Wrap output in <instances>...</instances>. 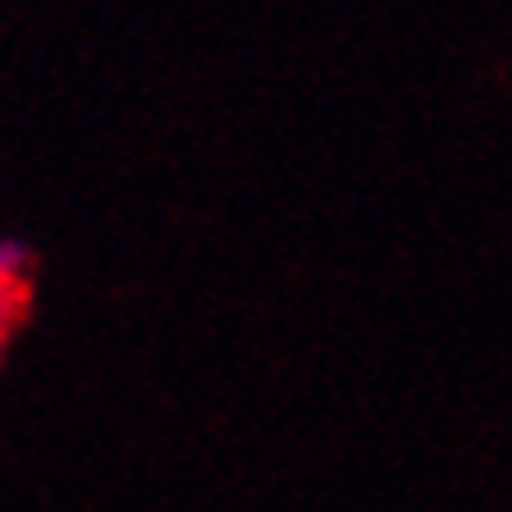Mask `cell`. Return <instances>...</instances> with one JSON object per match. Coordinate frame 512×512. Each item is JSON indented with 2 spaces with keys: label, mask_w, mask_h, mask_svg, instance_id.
I'll return each instance as SVG.
<instances>
[{
  "label": "cell",
  "mask_w": 512,
  "mask_h": 512,
  "mask_svg": "<svg viewBox=\"0 0 512 512\" xmlns=\"http://www.w3.org/2000/svg\"><path fill=\"white\" fill-rule=\"evenodd\" d=\"M15 315H19V282H0V343L15 329Z\"/></svg>",
  "instance_id": "cell-1"
},
{
  "label": "cell",
  "mask_w": 512,
  "mask_h": 512,
  "mask_svg": "<svg viewBox=\"0 0 512 512\" xmlns=\"http://www.w3.org/2000/svg\"><path fill=\"white\" fill-rule=\"evenodd\" d=\"M19 268H24V245L0 240V282H19Z\"/></svg>",
  "instance_id": "cell-2"
}]
</instances>
